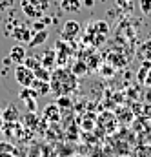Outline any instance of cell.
I'll return each mask as SVG.
<instances>
[{"mask_svg":"<svg viewBox=\"0 0 151 157\" xmlns=\"http://www.w3.org/2000/svg\"><path fill=\"white\" fill-rule=\"evenodd\" d=\"M49 84H51V91L57 97L58 95H69V93L75 91L76 86H78V77L73 71L66 70L64 66H58L55 71H51Z\"/></svg>","mask_w":151,"mask_h":157,"instance_id":"obj_1","label":"cell"},{"mask_svg":"<svg viewBox=\"0 0 151 157\" xmlns=\"http://www.w3.org/2000/svg\"><path fill=\"white\" fill-rule=\"evenodd\" d=\"M78 33H80V24H78L76 20H68V22L62 26V39L68 40V42L75 40L76 37H78Z\"/></svg>","mask_w":151,"mask_h":157,"instance_id":"obj_3","label":"cell"},{"mask_svg":"<svg viewBox=\"0 0 151 157\" xmlns=\"http://www.w3.org/2000/svg\"><path fill=\"white\" fill-rule=\"evenodd\" d=\"M127 4H129V0H116V6H120V7H124Z\"/></svg>","mask_w":151,"mask_h":157,"instance_id":"obj_26","label":"cell"},{"mask_svg":"<svg viewBox=\"0 0 151 157\" xmlns=\"http://www.w3.org/2000/svg\"><path fill=\"white\" fill-rule=\"evenodd\" d=\"M82 4H84V6H87V7H91V6H93V0H84Z\"/></svg>","mask_w":151,"mask_h":157,"instance_id":"obj_27","label":"cell"},{"mask_svg":"<svg viewBox=\"0 0 151 157\" xmlns=\"http://www.w3.org/2000/svg\"><path fill=\"white\" fill-rule=\"evenodd\" d=\"M15 78L22 88H31V84L35 80V71L24 64H17L15 66Z\"/></svg>","mask_w":151,"mask_h":157,"instance_id":"obj_2","label":"cell"},{"mask_svg":"<svg viewBox=\"0 0 151 157\" xmlns=\"http://www.w3.org/2000/svg\"><path fill=\"white\" fill-rule=\"evenodd\" d=\"M55 64H57V53L55 51H46V55L42 57V66L51 70Z\"/></svg>","mask_w":151,"mask_h":157,"instance_id":"obj_14","label":"cell"},{"mask_svg":"<svg viewBox=\"0 0 151 157\" xmlns=\"http://www.w3.org/2000/svg\"><path fill=\"white\" fill-rule=\"evenodd\" d=\"M6 126V122H4V117H2V112H0V130Z\"/></svg>","mask_w":151,"mask_h":157,"instance_id":"obj_28","label":"cell"},{"mask_svg":"<svg viewBox=\"0 0 151 157\" xmlns=\"http://www.w3.org/2000/svg\"><path fill=\"white\" fill-rule=\"evenodd\" d=\"M13 6H15V0H0V13L11 9Z\"/></svg>","mask_w":151,"mask_h":157,"instance_id":"obj_24","label":"cell"},{"mask_svg":"<svg viewBox=\"0 0 151 157\" xmlns=\"http://www.w3.org/2000/svg\"><path fill=\"white\" fill-rule=\"evenodd\" d=\"M108 59H109V62L113 64L115 68H120V66H126V64H127L126 57H122V55H116V53H109V55H108Z\"/></svg>","mask_w":151,"mask_h":157,"instance_id":"obj_15","label":"cell"},{"mask_svg":"<svg viewBox=\"0 0 151 157\" xmlns=\"http://www.w3.org/2000/svg\"><path fill=\"white\" fill-rule=\"evenodd\" d=\"M47 29H42V31H35V35H33V39L29 40V46L31 48H37V46H42L46 40H47Z\"/></svg>","mask_w":151,"mask_h":157,"instance_id":"obj_12","label":"cell"},{"mask_svg":"<svg viewBox=\"0 0 151 157\" xmlns=\"http://www.w3.org/2000/svg\"><path fill=\"white\" fill-rule=\"evenodd\" d=\"M142 108H144V117H146V119H151V104L148 102V104H144Z\"/></svg>","mask_w":151,"mask_h":157,"instance_id":"obj_25","label":"cell"},{"mask_svg":"<svg viewBox=\"0 0 151 157\" xmlns=\"http://www.w3.org/2000/svg\"><path fill=\"white\" fill-rule=\"evenodd\" d=\"M35 78L38 80H46V82H49V78H51V71L47 70V68H44V66H40L35 70Z\"/></svg>","mask_w":151,"mask_h":157,"instance_id":"obj_16","label":"cell"},{"mask_svg":"<svg viewBox=\"0 0 151 157\" xmlns=\"http://www.w3.org/2000/svg\"><path fill=\"white\" fill-rule=\"evenodd\" d=\"M95 31H97V33H100V35H106V33L109 31V26H108V22H104V20H98V22H95Z\"/></svg>","mask_w":151,"mask_h":157,"instance_id":"obj_21","label":"cell"},{"mask_svg":"<svg viewBox=\"0 0 151 157\" xmlns=\"http://www.w3.org/2000/svg\"><path fill=\"white\" fill-rule=\"evenodd\" d=\"M33 35H35V31L26 28V26H18V28L13 29V39L17 42H20V44H29V40L33 39Z\"/></svg>","mask_w":151,"mask_h":157,"instance_id":"obj_4","label":"cell"},{"mask_svg":"<svg viewBox=\"0 0 151 157\" xmlns=\"http://www.w3.org/2000/svg\"><path fill=\"white\" fill-rule=\"evenodd\" d=\"M71 71L75 73L76 77H84V75L89 71V66L86 64V60H75V64H73Z\"/></svg>","mask_w":151,"mask_h":157,"instance_id":"obj_13","label":"cell"},{"mask_svg":"<svg viewBox=\"0 0 151 157\" xmlns=\"http://www.w3.org/2000/svg\"><path fill=\"white\" fill-rule=\"evenodd\" d=\"M26 48L24 46H13L11 48V51H9V59H11V62H15V64H24V60H26Z\"/></svg>","mask_w":151,"mask_h":157,"instance_id":"obj_7","label":"cell"},{"mask_svg":"<svg viewBox=\"0 0 151 157\" xmlns=\"http://www.w3.org/2000/svg\"><path fill=\"white\" fill-rule=\"evenodd\" d=\"M37 95H35V91L31 90V88H24L22 91H20V101H24L26 102V106H28V110L29 112H35L37 110Z\"/></svg>","mask_w":151,"mask_h":157,"instance_id":"obj_5","label":"cell"},{"mask_svg":"<svg viewBox=\"0 0 151 157\" xmlns=\"http://www.w3.org/2000/svg\"><path fill=\"white\" fill-rule=\"evenodd\" d=\"M55 102L58 104V108H71V104H73L71 99H69V95H58Z\"/></svg>","mask_w":151,"mask_h":157,"instance_id":"obj_18","label":"cell"},{"mask_svg":"<svg viewBox=\"0 0 151 157\" xmlns=\"http://www.w3.org/2000/svg\"><path fill=\"white\" fill-rule=\"evenodd\" d=\"M0 157H15V150H13V146L0 143Z\"/></svg>","mask_w":151,"mask_h":157,"instance_id":"obj_19","label":"cell"},{"mask_svg":"<svg viewBox=\"0 0 151 157\" xmlns=\"http://www.w3.org/2000/svg\"><path fill=\"white\" fill-rule=\"evenodd\" d=\"M60 7L66 13H76L82 7V0H60Z\"/></svg>","mask_w":151,"mask_h":157,"instance_id":"obj_10","label":"cell"},{"mask_svg":"<svg viewBox=\"0 0 151 157\" xmlns=\"http://www.w3.org/2000/svg\"><path fill=\"white\" fill-rule=\"evenodd\" d=\"M2 117H4V122H15V121H18L17 104H9L6 110H2Z\"/></svg>","mask_w":151,"mask_h":157,"instance_id":"obj_11","label":"cell"},{"mask_svg":"<svg viewBox=\"0 0 151 157\" xmlns=\"http://www.w3.org/2000/svg\"><path fill=\"white\" fill-rule=\"evenodd\" d=\"M20 6H22V11H24L28 17H33V18H40V17H42V13H44V11H40V9H38L37 6H33L29 0H22V4H20Z\"/></svg>","mask_w":151,"mask_h":157,"instance_id":"obj_9","label":"cell"},{"mask_svg":"<svg viewBox=\"0 0 151 157\" xmlns=\"http://www.w3.org/2000/svg\"><path fill=\"white\" fill-rule=\"evenodd\" d=\"M29 2H31L33 6H37L40 11H46V9L49 7V0H29Z\"/></svg>","mask_w":151,"mask_h":157,"instance_id":"obj_23","label":"cell"},{"mask_svg":"<svg viewBox=\"0 0 151 157\" xmlns=\"http://www.w3.org/2000/svg\"><path fill=\"white\" fill-rule=\"evenodd\" d=\"M138 57H142L144 60H151V42H146L142 46V49L138 51Z\"/></svg>","mask_w":151,"mask_h":157,"instance_id":"obj_20","label":"cell"},{"mask_svg":"<svg viewBox=\"0 0 151 157\" xmlns=\"http://www.w3.org/2000/svg\"><path fill=\"white\" fill-rule=\"evenodd\" d=\"M44 119L49 121V122H58V121H60V108H58L57 102L47 104V106L44 108Z\"/></svg>","mask_w":151,"mask_h":157,"instance_id":"obj_6","label":"cell"},{"mask_svg":"<svg viewBox=\"0 0 151 157\" xmlns=\"http://www.w3.org/2000/svg\"><path fill=\"white\" fill-rule=\"evenodd\" d=\"M24 66H28L29 70H37V68H40L42 66V60L38 59V57H26V60H24Z\"/></svg>","mask_w":151,"mask_h":157,"instance_id":"obj_17","label":"cell"},{"mask_svg":"<svg viewBox=\"0 0 151 157\" xmlns=\"http://www.w3.org/2000/svg\"><path fill=\"white\" fill-rule=\"evenodd\" d=\"M138 2H140V11L146 17H151V0H138Z\"/></svg>","mask_w":151,"mask_h":157,"instance_id":"obj_22","label":"cell"},{"mask_svg":"<svg viewBox=\"0 0 151 157\" xmlns=\"http://www.w3.org/2000/svg\"><path fill=\"white\" fill-rule=\"evenodd\" d=\"M31 90L35 91L37 97H42V95H47V93L51 91V84L46 82V80H38V78H35L33 84H31Z\"/></svg>","mask_w":151,"mask_h":157,"instance_id":"obj_8","label":"cell"}]
</instances>
